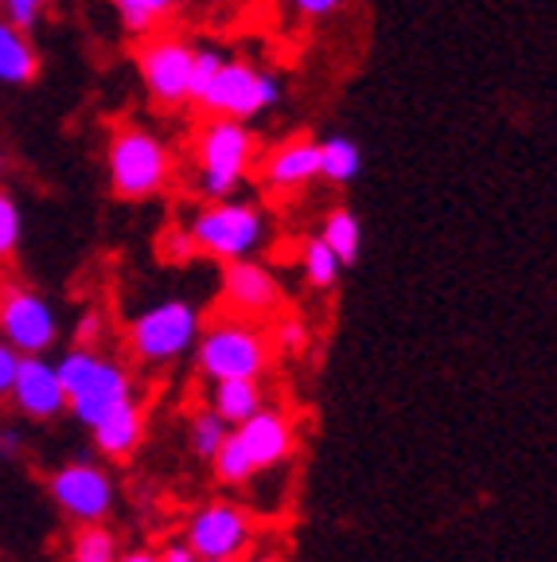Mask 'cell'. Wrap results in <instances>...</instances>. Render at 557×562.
Wrapping results in <instances>:
<instances>
[{
    "label": "cell",
    "mask_w": 557,
    "mask_h": 562,
    "mask_svg": "<svg viewBox=\"0 0 557 562\" xmlns=\"http://www.w3.org/2000/svg\"><path fill=\"white\" fill-rule=\"evenodd\" d=\"M105 172L117 200L145 203L172 184L175 157L152 130L137 122H117L105 145Z\"/></svg>",
    "instance_id": "obj_1"
},
{
    "label": "cell",
    "mask_w": 557,
    "mask_h": 562,
    "mask_svg": "<svg viewBox=\"0 0 557 562\" xmlns=\"http://www.w3.org/2000/svg\"><path fill=\"white\" fill-rule=\"evenodd\" d=\"M192 157L203 200H230L258 165V137L250 133V122L207 117L192 140Z\"/></svg>",
    "instance_id": "obj_2"
},
{
    "label": "cell",
    "mask_w": 557,
    "mask_h": 562,
    "mask_svg": "<svg viewBox=\"0 0 557 562\" xmlns=\"http://www.w3.org/2000/svg\"><path fill=\"white\" fill-rule=\"evenodd\" d=\"M195 363L211 383L223 379H262L273 360V340L265 328L250 325L246 316H223L215 325L200 328Z\"/></svg>",
    "instance_id": "obj_3"
},
{
    "label": "cell",
    "mask_w": 557,
    "mask_h": 562,
    "mask_svg": "<svg viewBox=\"0 0 557 562\" xmlns=\"http://www.w3.org/2000/svg\"><path fill=\"white\" fill-rule=\"evenodd\" d=\"M183 231L200 255L215 258V262H238V258H253L262 250L270 223L258 203L230 195V200H207Z\"/></svg>",
    "instance_id": "obj_4"
},
{
    "label": "cell",
    "mask_w": 557,
    "mask_h": 562,
    "mask_svg": "<svg viewBox=\"0 0 557 562\" xmlns=\"http://www.w3.org/2000/svg\"><path fill=\"white\" fill-rule=\"evenodd\" d=\"M200 328L203 316L192 301L168 297L133 316L129 328H125V340H129L133 360L148 363V368H168V363L192 356Z\"/></svg>",
    "instance_id": "obj_5"
},
{
    "label": "cell",
    "mask_w": 557,
    "mask_h": 562,
    "mask_svg": "<svg viewBox=\"0 0 557 562\" xmlns=\"http://www.w3.org/2000/svg\"><path fill=\"white\" fill-rule=\"evenodd\" d=\"M281 102V79L262 70L258 63L246 59H223L215 70L211 87L203 90L200 105L207 117H235V122H253V117L270 114Z\"/></svg>",
    "instance_id": "obj_6"
},
{
    "label": "cell",
    "mask_w": 557,
    "mask_h": 562,
    "mask_svg": "<svg viewBox=\"0 0 557 562\" xmlns=\"http://www.w3.org/2000/svg\"><path fill=\"white\" fill-rule=\"evenodd\" d=\"M192 47L180 32H148L140 35V44L133 47V63H137L140 87L152 98L157 110H183L192 105L187 82H192Z\"/></svg>",
    "instance_id": "obj_7"
},
{
    "label": "cell",
    "mask_w": 557,
    "mask_h": 562,
    "mask_svg": "<svg viewBox=\"0 0 557 562\" xmlns=\"http://www.w3.org/2000/svg\"><path fill=\"white\" fill-rule=\"evenodd\" d=\"M0 340L20 356H47L59 340V313L27 285L0 290Z\"/></svg>",
    "instance_id": "obj_8"
},
{
    "label": "cell",
    "mask_w": 557,
    "mask_h": 562,
    "mask_svg": "<svg viewBox=\"0 0 557 562\" xmlns=\"http://www.w3.org/2000/svg\"><path fill=\"white\" fill-rule=\"evenodd\" d=\"M47 492H52L55 508L67 519H75V524H102L117 504L114 476L105 473L102 465H94V461H87V457L55 469L52 481H47Z\"/></svg>",
    "instance_id": "obj_9"
},
{
    "label": "cell",
    "mask_w": 557,
    "mask_h": 562,
    "mask_svg": "<svg viewBox=\"0 0 557 562\" xmlns=\"http://www.w3.org/2000/svg\"><path fill=\"white\" fill-rule=\"evenodd\" d=\"M183 543L192 547V554L200 562H207V559L238 562L253 547V524H250V516H246V508H238L235 501H211L187 519Z\"/></svg>",
    "instance_id": "obj_10"
},
{
    "label": "cell",
    "mask_w": 557,
    "mask_h": 562,
    "mask_svg": "<svg viewBox=\"0 0 557 562\" xmlns=\"http://www.w3.org/2000/svg\"><path fill=\"white\" fill-rule=\"evenodd\" d=\"M9 403L27 422H55L67 414V391H62L55 363L47 356H20Z\"/></svg>",
    "instance_id": "obj_11"
},
{
    "label": "cell",
    "mask_w": 557,
    "mask_h": 562,
    "mask_svg": "<svg viewBox=\"0 0 557 562\" xmlns=\"http://www.w3.org/2000/svg\"><path fill=\"white\" fill-rule=\"evenodd\" d=\"M223 305L230 316H273L281 308V281L253 258H238V262H223Z\"/></svg>",
    "instance_id": "obj_12"
},
{
    "label": "cell",
    "mask_w": 557,
    "mask_h": 562,
    "mask_svg": "<svg viewBox=\"0 0 557 562\" xmlns=\"http://www.w3.org/2000/svg\"><path fill=\"white\" fill-rule=\"evenodd\" d=\"M129 398H137L133 371L125 368L122 360H110V356H102V360H98V368H94V375H90V383L67 398V411L75 414V422H82V426L90 430L94 422H102L105 414L117 411V406L129 403Z\"/></svg>",
    "instance_id": "obj_13"
},
{
    "label": "cell",
    "mask_w": 557,
    "mask_h": 562,
    "mask_svg": "<svg viewBox=\"0 0 557 562\" xmlns=\"http://www.w3.org/2000/svg\"><path fill=\"white\" fill-rule=\"evenodd\" d=\"M238 441H242L246 457H250L253 473H265V469H277L281 461H288L296 449V426L285 411H273L262 406L258 414L235 426Z\"/></svg>",
    "instance_id": "obj_14"
},
{
    "label": "cell",
    "mask_w": 557,
    "mask_h": 562,
    "mask_svg": "<svg viewBox=\"0 0 557 562\" xmlns=\"http://www.w3.org/2000/svg\"><path fill=\"white\" fill-rule=\"evenodd\" d=\"M258 176L273 192H296V188L312 184L320 176V145H316V137L300 133V137L281 140L277 149L258 165Z\"/></svg>",
    "instance_id": "obj_15"
},
{
    "label": "cell",
    "mask_w": 557,
    "mask_h": 562,
    "mask_svg": "<svg viewBox=\"0 0 557 562\" xmlns=\"http://www.w3.org/2000/svg\"><path fill=\"white\" fill-rule=\"evenodd\" d=\"M90 434H94V446L102 457H110V461H129L140 449V441H145V406H140L137 398H129V403H122L117 411L105 414L102 422H94Z\"/></svg>",
    "instance_id": "obj_16"
},
{
    "label": "cell",
    "mask_w": 557,
    "mask_h": 562,
    "mask_svg": "<svg viewBox=\"0 0 557 562\" xmlns=\"http://www.w3.org/2000/svg\"><path fill=\"white\" fill-rule=\"evenodd\" d=\"M39 75V52L32 47L27 32L0 16V82L4 87H27Z\"/></svg>",
    "instance_id": "obj_17"
},
{
    "label": "cell",
    "mask_w": 557,
    "mask_h": 562,
    "mask_svg": "<svg viewBox=\"0 0 557 562\" xmlns=\"http://www.w3.org/2000/svg\"><path fill=\"white\" fill-rule=\"evenodd\" d=\"M262 406H265L262 379H223V383H211V411L227 422L230 430L242 426Z\"/></svg>",
    "instance_id": "obj_18"
},
{
    "label": "cell",
    "mask_w": 557,
    "mask_h": 562,
    "mask_svg": "<svg viewBox=\"0 0 557 562\" xmlns=\"http://www.w3.org/2000/svg\"><path fill=\"white\" fill-rule=\"evenodd\" d=\"M320 243L328 246L331 255L340 258V266H355L359 250H363V227L359 215L351 207H331L320 223Z\"/></svg>",
    "instance_id": "obj_19"
},
{
    "label": "cell",
    "mask_w": 557,
    "mask_h": 562,
    "mask_svg": "<svg viewBox=\"0 0 557 562\" xmlns=\"http://www.w3.org/2000/svg\"><path fill=\"white\" fill-rule=\"evenodd\" d=\"M320 145V180L336 188H348L359 172H363V153L351 137L343 133H331V137L316 140Z\"/></svg>",
    "instance_id": "obj_20"
},
{
    "label": "cell",
    "mask_w": 557,
    "mask_h": 562,
    "mask_svg": "<svg viewBox=\"0 0 557 562\" xmlns=\"http://www.w3.org/2000/svg\"><path fill=\"white\" fill-rule=\"evenodd\" d=\"M183 4H187V0H114V12L125 32L140 40V35H148V32H160L164 20H172Z\"/></svg>",
    "instance_id": "obj_21"
},
{
    "label": "cell",
    "mask_w": 557,
    "mask_h": 562,
    "mask_svg": "<svg viewBox=\"0 0 557 562\" xmlns=\"http://www.w3.org/2000/svg\"><path fill=\"white\" fill-rule=\"evenodd\" d=\"M122 554L114 527L102 524H79L75 539H70V562H114Z\"/></svg>",
    "instance_id": "obj_22"
},
{
    "label": "cell",
    "mask_w": 557,
    "mask_h": 562,
    "mask_svg": "<svg viewBox=\"0 0 557 562\" xmlns=\"http://www.w3.org/2000/svg\"><path fill=\"white\" fill-rule=\"evenodd\" d=\"M207 461H211V473H215V481L223 484V488H238V484H246L253 476L250 457H246V449L235 430L223 438V446H218Z\"/></svg>",
    "instance_id": "obj_23"
},
{
    "label": "cell",
    "mask_w": 557,
    "mask_h": 562,
    "mask_svg": "<svg viewBox=\"0 0 557 562\" xmlns=\"http://www.w3.org/2000/svg\"><path fill=\"white\" fill-rule=\"evenodd\" d=\"M300 270H305L308 290H331V285L340 281L343 266H340V258L320 243V235H312L300 246Z\"/></svg>",
    "instance_id": "obj_24"
},
{
    "label": "cell",
    "mask_w": 557,
    "mask_h": 562,
    "mask_svg": "<svg viewBox=\"0 0 557 562\" xmlns=\"http://www.w3.org/2000/svg\"><path fill=\"white\" fill-rule=\"evenodd\" d=\"M98 360H102V348H79V344H75L70 351H62L59 360H55V375H59V383H62V391H67V398L90 383V375H94Z\"/></svg>",
    "instance_id": "obj_25"
},
{
    "label": "cell",
    "mask_w": 557,
    "mask_h": 562,
    "mask_svg": "<svg viewBox=\"0 0 557 562\" xmlns=\"http://www.w3.org/2000/svg\"><path fill=\"white\" fill-rule=\"evenodd\" d=\"M227 434H230V426L218 418L211 406H203V411H195L192 418H187V441H192V453L203 457V461H207V457L223 446V438H227Z\"/></svg>",
    "instance_id": "obj_26"
},
{
    "label": "cell",
    "mask_w": 557,
    "mask_h": 562,
    "mask_svg": "<svg viewBox=\"0 0 557 562\" xmlns=\"http://www.w3.org/2000/svg\"><path fill=\"white\" fill-rule=\"evenodd\" d=\"M20 235H24V215H20V203L12 200L9 188H0V262L16 255Z\"/></svg>",
    "instance_id": "obj_27"
},
{
    "label": "cell",
    "mask_w": 557,
    "mask_h": 562,
    "mask_svg": "<svg viewBox=\"0 0 557 562\" xmlns=\"http://www.w3.org/2000/svg\"><path fill=\"white\" fill-rule=\"evenodd\" d=\"M223 59H227V55L218 52V47H211V44L192 47V82H187V94H192V105L200 102L203 90L211 87V79H215V70L223 67Z\"/></svg>",
    "instance_id": "obj_28"
},
{
    "label": "cell",
    "mask_w": 557,
    "mask_h": 562,
    "mask_svg": "<svg viewBox=\"0 0 557 562\" xmlns=\"http://www.w3.org/2000/svg\"><path fill=\"white\" fill-rule=\"evenodd\" d=\"M270 340H277L281 351H288V356H300V351L308 348V328L296 321V316H285L277 325V333L270 336Z\"/></svg>",
    "instance_id": "obj_29"
},
{
    "label": "cell",
    "mask_w": 557,
    "mask_h": 562,
    "mask_svg": "<svg viewBox=\"0 0 557 562\" xmlns=\"http://www.w3.org/2000/svg\"><path fill=\"white\" fill-rule=\"evenodd\" d=\"M102 336H105V316L98 313V308H87V313H82L79 333H75V344H79V348H98Z\"/></svg>",
    "instance_id": "obj_30"
},
{
    "label": "cell",
    "mask_w": 557,
    "mask_h": 562,
    "mask_svg": "<svg viewBox=\"0 0 557 562\" xmlns=\"http://www.w3.org/2000/svg\"><path fill=\"white\" fill-rule=\"evenodd\" d=\"M192 255H195V243L187 238V231H168L164 246H160V258H168V262H187Z\"/></svg>",
    "instance_id": "obj_31"
},
{
    "label": "cell",
    "mask_w": 557,
    "mask_h": 562,
    "mask_svg": "<svg viewBox=\"0 0 557 562\" xmlns=\"http://www.w3.org/2000/svg\"><path fill=\"white\" fill-rule=\"evenodd\" d=\"M16 363H20V351L0 340V398H9L12 379H16Z\"/></svg>",
    "instance_id": "obj_32"
},
{
    "label": "cell",
    "mask_w": 557,
    "mask_h": 562,
    "mask_svg": "<svg viewBox=\"0 0 557 562\" xmlns=\"http://www.w3.org/2000/svg\"><path fill=\"white\" fill-rule=\"evenodd\" d=\"M285 4H293V12H300L308 20H323L331 12H340L343 0H285Z\"/></svg>",
    "instance_id": "obj_33"
},
{
    "label": "cell",
    "mask_w": 557,
    "mask_h": 562,
    "mask_svg": "<svg viewBox=\"0 0 557 562\" xmlns=\"http://www.w3.org/2000/svg\"><path fill=\"white\" fill-rule=\"evenodd\" d=\"M157 554H160V562H200L192 554V547L183 543V539H180V543H168L164 551H157Z\"/></svg>",
    "instance_id": "obj_34"
},
{
    "label": "cell",
    "mask_w": 557,
    "mask_h": 562,
    "mask_svg": "<svg viewBox=\"0 0 557 562\" xmlns=\"http://www.w3.org/2000/svg\"><path fill=\"white\" fill-rule=\"evenodd\" d=\"M114 562H160L157 551H148V547H133V551H122Z\"/></svg>",
    "instance_id": "obj_35"
},
{
    "label": "cell",
    "mask_w": 557,
    "mask_h": 562,
    "mask_svg": "<svg viewBox=\"0 0 557 562\" xmlns=\"http://www.w3.org/2000/svg\"><path fill=\"white\" fill-rule=\"evenodd\" d=\"M207 562H235V559H207Z\"/></svg>",
    "instance_id": "obj_36"
},
{
    "label": "cell",
    "mask_w": 557,
    "mask_h": 562,
    "mask_svg": "<svg viewBox=\"0 0 557 562\" xmlns=\"http://www.w3.org/2000/svg\"><path fill=\"white\" fill-rule=\"evenodd\" d=\"M0 172H4V153H0Z\"/></svg>",
    "instance_id": "obj_37"
},
{
    "label": "cell",
    "mask_w": 557,
    "mask_h": 562,
    "mask_svg": "<svg viewBox=\"0 0 557 562\" xmlns=\"http://www.w3.org/2000/svg\"><path fill=\"white\" fill-rule=\"evenodd\" d=\"M258 562H281V559H258Z\"/></svg>",
    "instance_id": "obj_38"
},
{
    "label": "cell",
    "mask_w": 557,
    "mask_h": 562,
    "mask_svg": "<svg viewBox=\"0 0 557 562\" xmlns=\"http://www.w3.org/2000/svg\"><path fill=\"white\" fill-rule=\"evenodd\" d=\"M0 4H4V0H0Z\"/></svg>",
    "instance_id": "obj_39"
}]
</instances>
